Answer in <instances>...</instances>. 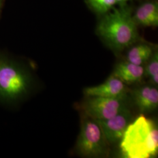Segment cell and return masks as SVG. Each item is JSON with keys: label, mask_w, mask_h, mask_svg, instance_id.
I'll return each instance as SVG.
<instances>
[{"label": "cell", "mask_w": 158, "mask_h": 158, "mask_svg": "<svg viewBox=\"0 0 158 158\" xmlns=\"http://www.w3.org/2000/svg\"><path fill=\"white\" fill-rule=\"evenodd\" d=\"M147 68L144 69V76L149 78L152 85H157L158 84V53L153 52L150 59L148 61Z\"/></svg>", "instance_id": "cell-12"}, {"label": "cell", "mask_w": 158, "mask_h": 158, "mask_svg": "<svg viewBox=\"0 0 158 158\" xmlns=\"http://www.w3.org/2000/svg\"><path fill=\"white\" fill-rule=\"evenodd\" d=\"M1 0H0V6H1Z\"/></svg>", "instance_id": "cell-15"}, {"label": "cell", "mask_w": 158, "mask_h": 158, "mask_svg": "<svg viewBox=\"0 0 158 158\" xmlns=\"http://www.w3.org/2000/svg\"><path fill=\"white\" fill-rule=\"evenodd\" d=\"M137 24L128 6H123L104 14L97 32L113 50L121 51L139 40Z\"/></svg>", "instance_id": "cell-1"}, {"label": "cell", "mask_w": 158, "mask_h": 158, "mask_svg": "<svg viewBox=\"0 0 158 158\" xmlns=\"http://www.w3.org/2000/svg\"><path fill=\"white\" fill-rule=\"evenodd\" d=\"M133 17L137 25L143 27H158V2L148 1L142 4L136 10Z\"/></svg>", "instance_id": "cell-10"}, {"label": "cell", "mask_w": 158, "mask_h": 158, "mask_svg": "<svg viewBox=\"0 0 158 158\" xmlns=\"http://www.w3.org/2000/svg\"><path fill=\"white\" fill-rule=\"evenodd\" d=\"M131 119V113L126 108L112 118L96 121L101 127L108 143L114 144L121 141Z\"/></svg>", "instance_id": "cell-6"}, {"label": "cell", "mask_w": 158, "mask_h": 158, "mask_svg": "<svg viewBox=\"0 0 158 158\" xmlns=\"http://www.w3.org/2000/svg\"><path fill=\"white\" fill-rule=\"evenodd\" d=\"M29 79L18 63L0 55V100L15 102L24 96L28 89Z\"/></svg>", "instance_id": "cell-3"}, {"label": "cell", "mask_w": 158, "mask_h": 158, "mask_svg": "<svg viewBox=\"0 0 158 158\" xmlns=\"http://www.w3.org/2000/svg\"><path fill=\"white\" fill-rule=\"evenodd\" d=\"M125 84L131 85L138 83L144 76V68L128 61L118 63L113 74Z\"/></svg>", "instance_id": "cell-9"}, {"label": "cell", "mask_w": 158, "mask_h": 158, "mask_svg": "<svg viewBox=\"0 0 158 158\" xmlns=\"http://www.w3.org/2000/svg\"><path fill=\"white\" fill-rule=\"evenodd\" d=\"M85 118L77 143L78 152L87 157L104 156L107 152L108 142L101 127L95 119L88 116Z\"/></svg>", "instance_id": "cell-4"}, {"label": "cell", "mask_w": 158, "mask_h": 158, "mask_svg": "<svg viewBox=\"0 0 158 158\" xmlns=\"http://www.w3.org/2000/svg\"><path fill=\"white\" fill-rule=\"evenodd\" d=\"M151 46L147 44H139L130 49L127 56V61L136 65L142 66L148 62L153 53Z\"/></svg>", "instance_id": "cell-11"}, {"label": "cell", "mask_w": 158, "mask_h": 158, "mask_svg": "<svg viewBox=\"0 0 158 158\" xmlns=\"http://www.w3.org/2000/svg\"><path fill=\"white\" fill-rule=\"evenodd\" d=\"M126 108L125 98L88 97L82 104L85 115L95 120L112 118Z\"/></svg>", "instance_id": "cell-5"}, {"label": "cell", "mask_w": 158, "mask_h": 158, "mask_svg": "<svg viewBox=\"0 0 158 158\" xmlns=\"http://www.w3.org/2000/svg\"><path fill=\"white\" fill-rule=\"evenodd\" d=\"M87 2L95 11L100 14L110 11L117 3L116 0H87Z\"/></svg>", "instance_id": "cell-13"}, {"label": "cell", "mask_w": 158, "mask_h": 158, "mask_svg": "<svg viewBox=\"0 0 158 158\" xmlns=\"http://www.w3.org/2000/svg\"><path fill=\"white\" fill-rule=\"evenodd\" d=\"M127 90L125 84L112 75L102 84L85 88L84 93L87 97L125 98Z\"/></svg>", "instance_id": "cell-7"}, {"label": "cell", "mask_w": 158, "mask_h": 158, "mask_svg": "<svg viewBox=\"0 0 158 158\" xmlns=\"http://www.w3.org/2000/svg\"><path fill=\"white\" fill-rule=\"evenodd\" d=\"M136 106L141 113L151 112L158 107V91L152 86H143L134 93Z\"/></svg>", "instance_id": "cell-8"}, {"label": "cell", "mask_w": 158, "mask_h": 158, "mask_svg": "<svg viewBox=\"0 0 158 158\" xmlns=\"http://www.w3.org/2000/svg\"><path fill=\"white\" fill-rule=\"evenodd\" d=\"M117 2H119V3H123L124 2H126L127 1H128V0H116Z\"/></svg>", "instance_id": "cell-14"}, {"label": "cell", "mask_w": 158, "mask_h": 158, "mask_svg": "<svg viewBox=\"0 0 158 158\" xmlns=\"http://www.w3.org/2000/svg\"><path fill=\"white\" fill-rule=\"evenodd\" d=\"M123 155L128 158H149L158 152V129L156 123L141 115L128 126L121 140Z\"/></svg>", "instance_id": "cell-2"}]
</instances>
